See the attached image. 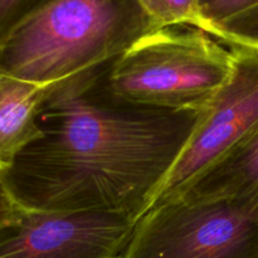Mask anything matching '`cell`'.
<instances>
[{
  "label": "cell",
  "mask_w": 258,
  "mask_h": 258,
  "mask_svg": "<svg viewBox=\"0 0 258 258\" xmlns=\"http://www.w3.org/2000/svg\"><path fill=\"white\" fill-rule=\"evenodd\" d=\"M180 196L232 199L258 219V127Z\"/></svg>",
  "instance_id": "8"
},
{
  "label": "cell",
  "mask_w": 258,
  "mask_h": 258,
  "mask_svg": "<svg viewBox=\"0 0 258 258\" xmlns=\"http://www.w3.org/2000/svg\"><path fill=\"white\" fill-rule=\"evenodd\" d=\"M138 221L121 213L18 208L0 234V258H120Z\"/></svg>",
  "instance_id": "6"
},
{
  "label": "cell",
  "mask_w": 258,
  "mask_h": 258,
  "mask_svg": "<svg viewBox=\"0 0 258 258\" xmlns=\"http://www.w3.org/2000/svg\"><path fill=\"white\" fill-rule=\"evenodd\" d=\"M59 83V82H58ZM58 83L39 85L0 72V169L42 136L39 115Z\"/></svg>",
  "instance_id": "7"
},
{
  "label": "cell",
  "mask_w": 258,
  "mask_h": 258,
  "mask_svg": "<svg viewBox=\"0 0 258 258\" xmlns=\"http://www.w3.org/2000/svg\"><path fill=\"white\" fill-rule=\"evenodd\" d=\"M161 28L189 25L203 30L201 0H138Z\"/></svg>",
  "instance_id": "10"
},
{
  "label": "cell",
  "mask_w": 258,
  "mask_h": 258,
  "mask_svg": "<svg viewBox=\"0 0 258 258\" xmlns=\"http://www.w3.org/2000/svg\"><path fill=\"white\" fill-rule=\"evenodd\" d=\"M158 29L138 0H50L0 44V72L53 85L112 62Z\"/></svg>",
  "instance_id": "2"
},
{
  "label": "cell",
  "mask_w": 258,
  "mask_h": 258,
  "mask_svg": "<svg viewBox=\"0 0 258 258\" xmlns=\"http://www.w3.org/2000/svg\"><path fill=\"white\" fill-rule=\"evenodd\" d=\"M233 67L198 123L150 208L188 190L258 127V50L229 47Z\"/></svg>",
  "instance_id": "5"
},
{
  "label": "cell",
  "mask_w": 258,
  "mask_h": 258,
  "mask_svg": "<svg viewBox=\"0 0 258 258\" xmlns=\"http://www.w3.org/2000/svg\"><path fill=\"white\" fill-rule=\"evenodd\" d=\"M203 30L227 47L258 50V0H201Z\"/></svg>",
  "instance_id": "9"
},
{
  "label": "cell",
  "mask_w": 258,
  "mask_h": 258,
  "mask_svg": "<svg viewBox=\"0 0 258 258\" xmlns=\"http://www.w3.org/2000/svg\"><path fill=\"white\" fill-rule=\"evenodd\" d=\"M50 0H0V44L28 15Z\"/></svg>",
  "instance_id": "11"
},
{
  "label": "cell",
  "mask_w": 258,
  "mask_h": 258,
  "mask_svg": "<svg viewBox=\"0 0 258 258\" xmlns=\"http://www.w3.org/2000/svg\"><path fill=\"white\" fill-rule=\"evenodd\" d=\"M233 67L232 49L199 28L145 35L103 68L100 83L117 102L171 112L207 110Z\"/></svg>",
  "instance_id": "3"
},
{
  "label": "cell",
  "mask_w": 258,
  "mask_h": 258,
  "mask_svg": "<svg viewBox=\"0 0 258 258\" xmlns=\"http://www.w3.org/2000/svg\"><path fill=\"white\" fill-rule=\"evenodd\" d=\"M18 212V206L13 201L7 185H5L3 171L0 169V234L9 226Z\"/></svg>",
  "instance_id": "12"
},
{
  "label": "cell",
  "mask_w": 258,
  "mask_h": 258,
  "mask_svg": "<svg viewBox=\"0 0 258 258\" xmlns=\"http://www.w3.org/2000/svg\"><path fill=\"white\" fill-rule=\"evenodd\" d=\"M105 67L58 83L40 111L42 136L2 170L18 208L138 219L150 208L202 112L117 102L100 83Z\"/></svg>",
  "instance_id": "1"
},
{
  "label": "cell",
  "mask_w": 258,
  "mask_h": 258,
  "mask_svg": "<svg viewBox=\"0 0 258 258\" xmlns=\"http://www.w3.org/2000/svg\"><path fill=\"white\" fill-rule=\"evenodd\" d=\"M120 258H258V219L232 199L175 197L139 218Z\"/></svg>",
  "instance_id": "4"
}]
</instances>
